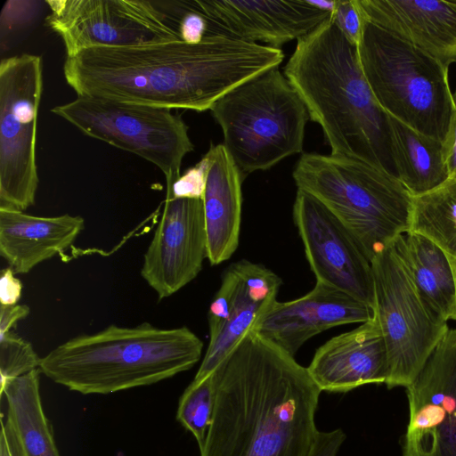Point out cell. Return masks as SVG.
<instances>
[{
  "mask_svg": "<svg viewBox=\"0 0 456 456\" xmlns=\"http://www.w3.org/2000/svg\"><path fill=\"white\" fill-rule=\"evenodd\" d=\"M406 389L402 456H456V329H448Z\"/></svg>",
  "mask_w": 456,
  "mask_h": 456,
  "instance_id": "13",
  "label": "cell"
},
{
  "mask_svg": "<svg viewBox=\"0 0 456 456\" xmlns=\"http://www.w3.org/2000/svg\"><path fill=\"white\" fill-rule=\"evenodd\" d=\"M346 438L341 428L319 431L309 456H337Z\"/></svg>",
  "mask_w": 456,
  "mask_h": 456,
  "instance_id": "30",
  "label": "cell"
},
{
  "mask_svg": "<svg viewBox=\"0 0 456 456\" xmlns=\"http://www.w3.org/2000/svg\"><path fill=\"white\" fill-rule=\"evenodd\" d=\"M29 307L27 305H14L0 306V336L10 332L17 322L25 319L29 314Z\"/></svg>",
  "mask_w": 456,
  "mask_h": 456,
  "instance_id": "33",
  "label": "cell"
},
{
  "mask_svg": "<svg viewBox=\"0 0 456 456\" xmlns=\"http://www.w3.org/2000/svg\"><path fill=\"white\" fill-rule=\"evenodd\" d=\"M453 94L456 96V92Z\"/></svg>",
  "mask_w": 456,
  "mask_h": 456,
  "instance_id": "36",
  "label": "cell"
},
{
  "mask_svg": "<svg viewBox=\"0 0 456 456\" xmlns=\"http://www.w3.org/2000/svg\"><path fill=\"white\" fill-rule=\"evenodd\" d=\"M84 228L80 216H38L0 208V255L15 273L25 274L69 248Z\"/></svg>",
  "mask_w": 456,
  "mask_h": 456,
  "instance_id": "20",
  "label": "cell"
},
{
  "mask_svg": "<svg viewBox=\"0 0 456 456\" xmlns=\"http://www.w3.org/2000/svg\"><path fill=\"white\" fill-rule=\"evenodd\" d=\"M53 114L86 135L131 152L156 166L170 186L193 151L188 126L172 110L77 95Z\"/></svg>",
  "mask_w": 456,
  "mask_h": 456,
  "instance_id": "9",
  "label": "cell"
},
{
  "mask_svg": "<svg viewBox=\"0 0 456 456\" xmlns=\"http://www.w3.org/2000/svg\"><path fill=\"white\" fill-rule=\"evenodd\" d=\"M293 220L316 281L374 308L370 261L341 221L319 200L297 189Z\"/></svg>",
  "mask_w": 456,
  "mask_h": 456,
  "instance_id": "12",
  "label": "cell"
},
{
  "mask_svg": "<svg viewBox=\"0 0 456 456\" xmlns=\"http://www.w3.org/2000/svg\"><path fill=\"white\" fill-rule=\"evenodd\" d=\"M208 159L206 154L193 167L187 169L170 186L167 193L175 198L202 199L206 188Z\"/></svg>",
  "mask_w": 456,
  "mask_h": 456,
  "instance_id": "28",
  "label": "cell"
},
{
  "mask_svg": "<svg viewBox=\"0 0 456 456\" xmlns=\"http://www.w3.org/2000/svg\"><path fill=\"white\" fill-rule=\"evenodd\" d=\"M306 369L321 392L346 393L368 384H386L387 351L377 320L328 340Z\"/></svg>",
  "mask_w": 456,
  "mask_h": 456,
  "instance_id": "18",
  "label": "cell"
},
{
  "mask_svg": "<svg viewBox=\"0 0 456 456\" xmlns=\"http://www.w3.org/2000/svg\"><path fill=\"white\" fill-rule=\"evenodd\" d=\"M293 179L341 221L370 261L411 229L412 196L393 174L363 160L304 153Z\"/></svg>",
  "mask_w": 456,
  "mask_h": 456,
  "instance_id": "5",
  "label": "cell"
},
{
  "mask_svg": "<svg viewBox=\"0 0 456 456\" xmlns=\"http://www.w3.org/2000/svg\"><path fill=\"white\" fill-rule=\"evenodd\" d=\"M224 146L243 180L303 151L310 118L297 91L279 67L237 86L210 109Z\"/></svg>",
  "mask_w": 456,
  "mask_h": 456,
  "instance_id": "7",
  "label": "cell"
},
{
  "mask_svg": "<svg viewBox=\"0 0 456 456\" xmlns=\"http://www.w3.org/2000/svg\"><path fill=\"white\" fill-rule=\"evenodd\" d=\"M283 58L281 49L217 35L195 44L84 49L66 57L63 75L80 96L204 111Z\"/></svg>",
  "mask_w": 456,
  "mask_h": 456,
  "instance_id": "1",
  "label": "cell"
},
{
  "mask_svg": "<svg viewBox=\"0 0 456 456\" xmlns=\"http://www.w3.org/2000/svg\"><path fill=\"white\" fill-rule=\"evenodd\" d=\"M362 17L424 51L456 63V0H356Z\"/></svg>",
  "mask_w": 456,
  "mask_h": 456,
  "instance_id": "19",
  "label": "cell"
},
{
  "mask_svg": "<svg viewBox=\"0 0 456 456\" xmlns=\"http://www.w3.org/2000/svg\"><path fill=\"white\" fill-rule=\"evenodd\" d=\"M43 65L28 53L0 62V208L24 211L35 204L39 178L37 126Z\"/></svg>",
  "mask_w": 456,
  "mask_h": 456,
  "instance_id": "10",
  "label": "cell"
},
{
  "mask_svg": "<svg viewBox=\"0 0 456 456\" xmlns=\"http://www.w3.org/2000/svg\"><path fill=\"white\" fill-rule=\"evenodd\" d=\"M281 279L261 264L240 260L224 273L208 314L209 342L193 380L214 372L277 300Z\"/></svg>",
  "mask_w": 456,
  "mask_h": 456,
  "instance_id": "14",
  "label": "cell"
},
{
  "mask_svg": "<svg viewBox=\"0 0 456 456\" xmlns=\"http://www.w3.org/2000/svg\"><path fill=\"white\" fill-rule=\"evenodd\" d=\"M454 110L447 135L443 142V155L444 165L451 179H456V96Z\"/></svg>",
  "mask_w": 456,
  "mask_h": 456,
  "instance_id": "32",
  "label": "cell"
},
{
  "mask_svg": "<svg viewBox=\"0 0 456 456\" xmlns=\"http://www.w3.org/2000/svg\"><path fill=\"white\" fill-rule=\"evenodd\" d=\"M46 25L67 56L92 47L181 41L170 0H47Z\"/></svg>",
  "mask_w": 456,
  "mask_h": 456,
  "instance_id": "11",
  "label": "cell"
},
{
  "mask_svg": "<svg viewBox=\"0 0 456 456\" xmlns=\"http://www.w3.org/2000/svg\"><path fill=\"white\" fill-rule=\"evenodd\" d=\"M357 52L363 76L381 109L443 142L454 110L449 69L363 18Z\"/></svg>",
  "mask_w": 456,
  "mask_h": 456,
  "instance_id": "6",
  "label": "cell"
},
{
  "mask_svg": "<svg viewBox=\"0 0 456 456\" xmlns=\"http://www.w3.org/2000/svg\"><path fill=\"white\" fill-rule=\"evenodd\" d=\"M40 362L28 341L11 331L0 336L1 385L39 369Z\"/></svg>",
  "mask_w": 456,
  "mask_h": 456,
  "instance_id": "27",
  "label": "cell"
},
{
  "mask_svg": "<svg viewBox=\"0 0 456 456\" xmlns=\"http://www.w3.org/2000/svg\"><path fill=\"white\" fill-rule=\"evenodd\" d=\"M216 370L200 456H309L321 391L306 367L252 330Z\"/></svg>",
  "mask_w": 456,
  "mask_h": 456,
  "instance_id": "2",
  "label": "cell"
},
{
  "mask_svg": "<svg viewBox=\"0 0 456 456\" xmlns=\"http://www.w3.org/2000/svg\"><path fill=\"white\" fill-rule=\"evenodd\" d=\"M377 320L386 343L387 387H407L449 329L418 291L393 243L370 260Z\"/></svg>",
  "mask_w": 456,
  "mask_h": 456,
  "instance_id": "8",
  "label": "cell"
},
{
  "mask_svg": "<svg viewBox=\"0 0 456 456\" xmlns=\"http://www.w3.org/2000/svg\"><path fill=\"white\" fill-rule=\"evenodd\" d=\"M203 342L189 328L111 324L57 346L39 370L53 382L82 395H107L149 386L191 369Z\"/></svg>",
  "mask_w": 456,
  "mask_h": 456,
  "instance_id": "4",
  "label": "cell"
},
{
  "mask_svg": "<svg viewBox=\"0 0 456 456\" xmlns=\"http://www.w3.org/2000/svg\"><path fill=\"white\" fill-rule=\"evenodd\" d=\"M393 245L427 305L444 321H456V285L442 248L414 232L398 236Z\"/></svg>",
  "mask_w": 456,
  "mask_h": 456,
  "instance_id": "22",
  "label": "cell"
},
{
  "mask_svg": "<svg viewBox=\"0 0 456 456\" xmlns=\"http://www.w3.org/2000/svg\"><path fill=\"white\" fill-rule=\"evenodd\" d=\"M217 384L218 372L216 370L201 380H192L179 399L176 419L192 434L200 450L204 446L212 423Z\"/></svg>",
  "mask_w": 456,
  "mask_h": 456,
  "instance_id": "26",
  "label": "cell"
},
{
  "mask_svg": "<svg viewBox=\"0 0 456 456\" xmlns=\"http://www.w3.org/2000/svg\"><path fill=\"white\" fill-rule=\"evenodd\" d=\"M434 241L449 260L456 257V179L412 197L411 229Z\"/></svg>",
  "mask_w": 456,
  "mask_h": 456,
  "instance_id": "25",
  "label": "cell"
},
{
  "mask_svg": "<svg viewBox=\"0 0 456 456\" xmlns=\"http://www.w3.org/2000/svg\"><path fill=\"white\" fill-rule=\"evenodd\" d=\"M395 175L412 197L449 179L443 142L425 136L389 116Z\"/></svg>",
  "mask_w": 456,
  "mask_h": 456,
  "instance_id": "23",
  "label": "cell"
},
{
  "mask_svg": "<svg viewBox=\"0 0 456 456\" xmlns=\"http://www.w3.org/2000/svg\"><path fill=\"white\" fill-rule=\"evenodd\" d=\"M330 19L346 38L357 46L362 35V17L356 0L335 1Z\"/></svg>",
  "mask_w": 456,
  "mask_h": 456,
  "instance_id": "29",
  "label": "cell"
},
{
  "mask_svg": "<svg viewBox=\"0 0 456 456\" xmlns=\"http://www.w3.org/2000/svg\"><path fill=\"white\" fill-rule=\"evenodd\" d=\"M199 1L207 15L232 37L278 49L308 35L331 14L318 2L306 0Z\"/></svg>",
  "mask_w": 456,
  "mask_h": 456,
  "instance_id": "17",
  "label": "cell"
},
{
  "mask_svg": "<svg viewBox=\"0 0 456 456\" xmlns=\"http://www.w3.org/2000/svg\"><path fill=\"white\" fill-rule=\"evenodd\" d=\"M208 170L203 194L208 259L212 265L228 260L239 246L243 178L224 144L206 153Z\"/></svg>",
  "mask_w": 456,
  "mask_h": 456,
  "instance_id": "21",
  "label": "cell"
},
{
  "mask_svg": "<svg viewBox=\"0 0 456 456\" xmlns=\"http://www.w3.org/2000/svg\"><path fill=\"white\" fill-rule=\"evenodd\" d=\"M0 456H25L9 421L1 419Z\"/></svg>",
  "mask_w": 456,
  "mask_h": 456,
  "instance_id": "34",
  "label": "cell"
},
{
  "mask_svg": "<svg viewBox=\"0 0 456 456\" xmlns=\"http://www.w3.org/2000/svg\"><path fill=\"white\" fill-rule=\"evenodd\" d=\"M333 155L355 158L395 175L389 115L362 71L357 46L330 17L297 40L284 68Z\"/></svg>",
  "mask_w": 456,
  "mask_h": 456,
  "instance_id": "3",
  "label": "cell"
},
{
  "mask_svg": "<svg viewBox=\"0 0 456 456\" xmlns=\"http://www.w3.org/2000/svg\"><path fill=\"white\" fill-rule=\"evenodd\" d=\"M208 257L202 199L166 193L164 208L142 260L141 276L159 300L193 281Z\"/></svg>",
  "mask_w": 456,
  "mask_h": 456,
  "instance_id": "15",
  "label": "cell"
},
{
  "mask_svg": "<svg viewBox=\"0 0 456 456\" xmlns=\"http://www.w3.org/2000/svg\"><path fill=\"white\" fill-rule=\"evenodd\" d=\"M450 263L452 265V269L454 276V281L456 285V257L454 259L450 260Z\"/></svg>",
  "mask_w": 456,
  "mask_h": 456,
  "instance_id": "35",
  "label": "cell"
},
{
  "mask_svg": "<svg viewBox=\"0 0 456 456\" xmlns=\"http://www.w3.org/2000/svg\"><path fill=\"white\" fill-rule=\"evenodd\" d=\"M40 373L37 369L1 385L8 405L6 419L25 456H61L42 404Z\"/></svg>",
  "mask_w": 456,
  "mask_h": 456,
  "instance_id": "24",
  "label": "cell"
},
{
  "mask_svg": "<svg viewBox=\"0 0 456 456\" xmlns=\"http://www.w3.org/2000/svg\"><path fill=\"white\" fill-rule=\"evenodd\" d=\"M373 318V310L352 296L316 281L303 297L275 301L253 331L291 356L314 336L330 328L363 323Z\"/></svg>",
  "mask_w": 456,
  "mask_h": 456,
  "instance_id": "16",
  "label": "cell"
},
{
  "mask_svg": "<svg viewBox=\"0 0 456 456\" xmlns=\"http://www.w3.org/2000/svg\"><path fill=\"white\" fill-rule=\"evenodd\" d=\"M22 283L15 277L11 267L4 268L0 276V303L4 305H17L21 297Z\"/></svg>",
  "mask_w": 456,
  "mask_h": 456,
  "instance_id": "31",
  "label": "cell"
}]
</instances>
